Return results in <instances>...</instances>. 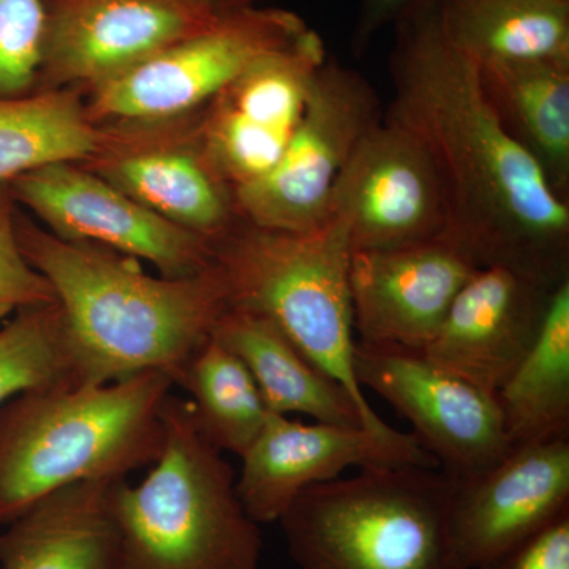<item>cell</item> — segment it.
<instances>
[{
  "label": "cell",
  "mask_w": 569,
  "mask_h": 569,
  "mask_svg": "<svg viewBox=\"0 0 569 569\" xmlns=\"http://www.w3.org/2000/svg\"><path fill=\"white\" fill-rule=\"evenodd\" d=\"M392 26L395 97L385 118L432 156L447 197L445 238L477 266H508L552 287L568 280V200L498 119L478 63L448 39L433 0Z\"/></svg>",
  "instance_id": "6da1fadb"
},
{
  "label": "cell",
  "mask_w": 569,
  "mask_h": 569,
  "mask_svg": "<svg viewBox=\"0 0 569 569\" xmlns=\"http://www.w3.org/2000/svg\"><path fill=\"white\" fill-rule=\"evenodd\" d=\"M26 260L54 290L81 387L160 370L173 380L230 309L213 264L198 274L153 277L140 260L91 242L66 241L18 206Z\"/></svg>",
  "instance_id": "7a4b0ae2"
},
{
  "label": "cell",
  "mask_w": 569,
  "mask_h": 569,
  "mask_svg": "<svg viewBox=\"0 0 569 569\" xmlns=\"http://www.w3.org/2000/svg\"><path fill=\"white\" fill-rule=\"evenodd\" d=\"M174 383L160 370L99 385L31 389L0 407V523L84 481L127 479L162 456L163 407Z\"/></svg>",
  "instance_id": "3957f363"
},
{
  "label": "cell",
  "mask_w": 569,
  "mask_h": 569,
  "mask_svg": "<svg viewBox=\"0 0 569 569\" xmlns=\"http://www.w3.org/2000/svg\"><path fill=\"white\" fill-rule=\"evenodd\" d=\"M211 249L230 307L274 321L318 369L346 388L369 432L399 436L356 378L348 282L353 249L342 222L329 219L313 230L280 231L241 219Z\"/></svg>",
  "instance_id": "277c9868"
},
{
  "label": "cell",
  "mask_w": 569,
  "mask_h": 569,
  "mask_svg": "<svg viewBox=\"0 0 569 569\" xmlns=\"http://www.w3.org/2000/svg\"><path fill=\"white\" fill-rule=\"evenodd\" d=\"M162 456L140 485L114 488L122 569H261L263 537L223 452L198 429L190 400L168 396Z\"/></svg>",
  "instance_id": "5b68a950"
},
{
  "label": "cell",
  "mask_w": 569,
  "mask_h": 569,
  "mask_svg": "<svg viewBox=\"0 0 569 569\" xmlns=\"http://www.w3.org/2000/svg\"><path fill=\"white\" fill-rule=\"evenodd\" d=\"M441 468L376 466L306 489L279 519L298 569H468Z\"/></svg>",
  "instance_id": "8992f818"
},
{
  "label": "cell",
  "mask_w": 569,
  "mask_h": 569,
  "mask_svg": "<svg viewBox=\"0 0 569 569\" xmlns=\"http://www.w3.org/2000/svg\"><path fill=\"white\" fill-rule=\"evenodd\" d=\"M309 28L279 7L224 11L203 31L88 89L89 116L97 126L112 127L194 114L254 61Z\"/></svg>",
  "instance_id": "52a82bcc"
},
{
  "label": "cell",
  "mask_w": 569,
  "mask_h": 569,
  "mask_svg": "<svg viewBox=\"0 0 569 569\" xmlns=\"http://www.w3.org/2000/svg\"><path fill=\"white\" fill-rule=\"evenodd\" d=\"M381 119L373 86L328 56L279 162L263 178L234 190L239 217L280 231H309L328 222L340 171Z\"/></svg>",
  "instance_id": "ba28073f"
},
{
  "label": "cell",
  "mask_w": 569,
  "mask_h": 569,
  "mask_svg": "<svg viewBox=\"0 0 569 569\" xmlns=\"http://www.w3.org/2000/svg\"><path fill=\"white\" fill-rule=\"evenodd\" d=\"M359 385L413 426L421 447L452 479L477 477L511 451L496 396L430 361L422 351L356 340Z\"/></svg>",
  "instance_id": "9c48e42d"
},
{
  "label": "cell",
  "mask_w": 569,
  "mask_h": 569,
  "mask_svg": "<svg viewBox=\"0 0 569 569\" xmlns=\"http://www.w3.org/2000/svg\"><path fill=\"white\" fill-rule=\"evenodd\" d=\"M11 197L41 227L66 241L91 242L181 279L204 271L212 249L201 236L168 222L80 163H58L18 176Z\"/></svg>",
  "instance_id": "30bf717a"
},
{
  "label": "cell",
  "mask_w": 569,
  "mask_h": 569,
  "mask_svg": "<svg viewBox=\"0 0 569 569\" xmlns=\"http://www.w3.org/2000/svg\"><path fill=\"white\" fill-rule=\"evenodd\" d=\"M328 216L346 227L353 252L429 241L448 228L432 156L417 134L385 114L340 171Z\"/></svg>",
  "instance_id": "8fae6325"
},
{
  "label": "cell",
  "mask_w": 569,
  "mask_h": 569,
  "mask_svg": "<svg viewBox=\"0 0 569 569\" xmlns=\"http://www.w3.org/2000/svg\"><path fill=\"white\" fill-rule=\"evenodd\" d=\"M326 59L323 39L309 28L293 43L254 61L198 111L204 151L234 190L279 162Z\"/></svg>",
  "instance_id": "7c38bea8"
},
{
  "label": "cell",
  "mask_w": 569,
  "mask_h": 569,
  "mask_svg": "<svg viewBox=\"0 0 569 569\" xmlns=\"http://www.w3.org/2000/svg\"><path fill=\"white\" fill-rule=\"evenodd\" d=\"M197 116L108 127L110 138L102 151L80 164L149 211L213 244L241 217L233 187L204 151Z\"/></svg>",
  "instance_id": "4fadbf2b"
},
{
  "label": "cell",
  "mask_w": 569,
  "mask_h": 569,
  "mask_svg": "<svg viewBox=\"0 0 569 569\" xmlns=\"http://www.w3.org/2000/svg\"><path fill=\"white\" fill-rule=\"evenodd\" d=\"M220 14L200 0H44L37 91L80 89L84 93L203 31Z\"/></svg>",
  "instance_id": "5bb4252c"
},
{
  "label": "cell",
  "mask_w": 569,
  "mask_h": 569,
  "mask_svg": "<svg viewBox=\"0 0 569 569\" xmlns=\"http://www.w3.org/2000/svg\"><path fill=\"white\" fill-rule=\"evenodd\" d=\"M236 490L257 523L279 522L306 489L339 478L350 467H438L415 433L377 436L362 427L306 422L269 413L263 430L242 456Z\"/></svg>",
  "instance_id": "9a60e30c"
},
{
  "label": "cell",
  "mask_w": 569,
  "mask_h": 569,
  "mask_svg": "<svg viewBox=\"0 0 569 569\" xmlns=\"http://www.w3.org/2000/svg\"><path fill=\"white\" fill-rule=\"evenodd\" d=\"M569 515V437L512 448L477 477L455 479L449 526L468 569H488Z\"/></svg>",
  "instance_id": "2e32d148"
},
{
  "label": "cell",
  "mask_w": 569,
  "mask_h": 569,
  "mask_svg": "<svg viewBox=\"0 0 569 569\" xmlns=\"http://www.w3.org/2000/svg\"><path fill=\"white\" fill-rule=\"evenodd\" d=\"M478 266L448 238L355 250L350 282L358 342L425 350Z\"/></svg>",
  "instance_id": "e0dca14e"
},
{
  "label": "cell",
  "mask_w": 569,
  "mask_h": 569,
  "mask_svg": "<svg viewBox=\"0 0 569 569\" xmlns=\"http://www.w3.org/2000/svg\"><path fill=\"white\" fill-rule=\"evenodd\" d=\"M557 287L508 266H478L421 351L496 396L533 346Z\"/></svg>",
  "instance_id": "ac0fdd59"
},
{
  "label": "cell",
  "mask_w": 569,
  "mask_h": 569,
  "mask_svg": "<svg viewBox=\"0 0 569 569\" xmlns=\"http://www.w3.org/2000/svg\"><path fill=\"white\" fill-rule=\"evenodd\" d=\"M118 481L71 485L11 520L0 535V569H122Z\"/></svg>",
  "instance_id": "d6986e66"
},
{
  "label": "cell",
  "mask_w": 569,
  "mask_h": 569,
  "mask_svg": "<svg viewBox=\"0 0 569 569\" xmlns=\"http://www.w3.org/2000/svg\"><path fill=\"white\" fill-rule=\"evenodd\" d=\"M212 337L241 359L271 413H299L317 422L366 429L346 388L318 369L268 317L230 307Z\"/></svg>",
  "instance_id": "ffe728a7"
},
{
  "label": "cell",
  "mask_w": 569,
  "mask_h": 569,
  "mask_svg": "<svg viewBox=\"0 0 569 569\" xmlns=\"http://www.w3.org/2000/svg\"><path fill=\"white\" fill-rule=\"evenodd\" d=\"M478 67L505 129L569 201V62L535 59Z\"/></svg>",
  "instance_id": "44dd1931"
},
{
  "label": "cell",
  "mask_w": 569,
  "mask_h": 569,
  "mask_svg": "<svg viewBox=\"0 0 569 569\" xmlns=\"http://www.w3.org/2000/svg\"><path fill=\"white\" fill-rule=\"evenodd\" d=\"M449 40L478 66L569 62V0H433Z\"/></svg>",
  "instance_id": "7402d4cb"
},
{
  "label": "cell",
  "mask_w": 569,
  "mask_h": 569,
  "mask_svg": "<svg viewBox=\"0 0 569 569\" xmlns=\"http://www.w3.org/2000/svg\"><path fill=\"white\" fill-rule=\"evenodd\" d=\"M108 127L89 116L80 89H43L0 99V183L58 163H84L102 151Z\"/></svg>",
  "instance_id": "603a6c76"
},
{
  "label": "cell",
  "mask_w": 569,
  "mask_h": 569,
  "mask_svg": "<svg viewBox=\"0 0 569 569\" xmlns=\"http://www.w3.org/2000/svg\"><path fill=\"white\" fill-rule=\"evenodd\" d=\"M496 399L511 448L569 437V279L552 291L533 346Z\"/></svg>",
  "instance_id": "cb8c5ba5"
},
{
  "label": "cell",
  "mask_w": 569,
  "mask_h": 569,
  "mask_svg": "<svg viewBox=\"0 0 569 569\" xmlns=\"http://www.w3.org/2000/svg\"><path fill=\"white\" fill-rule=\"evenodd\" d=\"M176 385L192 396L198 429L220 452L242 458L271 413L241 359L212 336L190 356Z\"/></svg>",
  "instance_id": "d4e9b609"
},
{
  "label": "cell",
  "mask_w": 569,
  "mask_h": 569,
  "mask_svg": "<svg viewBox=\"0 0 569 569\" xmlns=\"http://www.w3.org/2000/svg\"><path fill=\"white\" fill-rule=\"evenodd\" d=\"M77 385L58 301L17 312L0 329V407L31 389Z\"/></svg>",
  "instance_id": "484cf974"
},
{
  "label": "cell",
  "mask_w": 569,
  "mask_h": 569,
  "mask_svg": "<svg viewBox=\"0 0 569 569\" xmlns=\"http://www.w3.org/2000/svg\"><path fill=\"white\" fill-rule=\"evenodd\" d=\"M44 0H0V99L37 91Z\"/></svg>",
  "instance_id": "4316f807"
},
{
  "label": "cell",
  "mask_w": 569,
  "mask_h": 569,
  "mask_svg": "<svg viewBox=\"0 0 569 569\" xmlns=\"http://www.w3.org/2000/svg\"><path fill=\"white\" fill-rule=\"evenodd\" d=\"M17 211L9 183H0V317L56 302L51 283L22 253L14 224Z\"/></svg>",
  "instance_id": "83f0119b"
},
{
  "label": "cell",
  "mask_w": 569,
  "mask_h": 569,
  "mask_svg": "<svg viewBox=\"0 0 569 569\" xmlns=\"http://www.w3.org/2000/svg\"><path fill=\"white\" fill-rule=\"evenodd\" d=\"M488 569H569V515L527 539Z\"/></svg>",
  "instance_id": "f1b7e54d"
},
{
  "label": "cell",
  "mask_w": 569,
  "mask_h": 569,
  "mask_svg": "<svg viewBox=\"0 0 569 569\" xmlns=\"http://www.w3.org/2000/svg\"><path fill=\"white\" fill-rule=\"evenodd\" d=\"M418 2L421 0H361L353 32L355 51L361 54L378 33Z\"/></svg>",
  "instance_id": "f546056e"
},
{
  "label": "cell",
  "mask_w": 569,
  "mask_h": 569,
  "mask_svg": "<svg viewBox=\"0 0 569 569\" xmlns=\"http://www.w3.org/2000/svg\"><path fill=\"white\" fill-rule=\"evenodd\" d=\"M206 6L212 7L217 11H233L242 9H252V7H264L272 0H200Z\"/></svg>",
  "instance_id": "4dcf8cb0"
}]
</instances>
